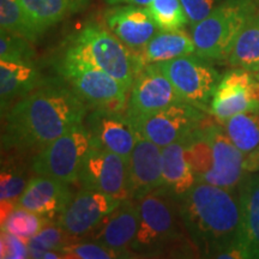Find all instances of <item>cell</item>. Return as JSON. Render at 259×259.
Masks as SVG:
<instances>
[{
	"instance_id": "cell-32",
	"label": "cell",
	"mask_w": 259,
	"mask_h": 259,
	"mask_svg": "<svg viewBox=\"0 0 259 259\" xmlns=\"http://www.w3.org/2000/svg\"><path fill=\"white\" fill-rule=\"evenodd\" d=\"M65 258L72 259H115V258H138L134 252L113 250L99 242L92 240H79L64 247Z\"/></svg>"
},
{
	"instance_id": "cell-7",
	"label": "cell",
	"mask_w": 259,
	"mask_h": 259,
	"mask_svg": "<svg viewBox=\"0 0 259 259\" xmlns=\"http://www.w3.org/2000/svg\"><path fill=\"white\" fill-rule=\"evenodd\" d=\"M92 147V137L82 122L35 153L30 162L32 173L69 184L78 183L83 162Z\"/></svg>"
},
{
	"instance_id": "cell-24",
	"label": "cell",
	"mask_w": 259,
	"mask_h": 259,
	"mask_svg": "<svg viewBox=\"0 0 259 259\" xmlns=\"http://www.w3.org/2000/svg\"><path fill=\"white\" fill-rule=\"evenodd\" d=\"M29 17L44 35L70 16L87 8L89 0H21Z\"/></svg>"
},
{
	"instance_id": "cell-21",
	"label": "cell",
	"mask_w": 259,
	"mask_h": 259,
	"mask_svg": "<svg viewBox=\"0 0 259 259\" xmlns=\"http://www.w3.org/2000/svg\"><path fill=\"white\" fill-rule=\"evenodd\" d=\"M35 63L0 60V105L2 113L45 82Z\"/></svg>"
},
{
	"instance_id": "cell-1",
	"label": "cell",
	"mask_w": 259,
	"mask_h": 259,
	"mask_svg": "<svg viewBox=\"0 0 259 259\" xmlns=\"http://www.w3.org/2000/svg\"><path fill=\"white\" fill-rule=\"evenodd\" d=\"M88 106L61 78L46 79L2 113V149L25 154L82 124Z\"/></svg>"
},
{
	"instance_id": "cell-28",
	"label": "cell",
	"mask_w": 259,
	"mask_h": 259,
	"mask_svg": "<svg viewBox=\"0 0 259 259\" xmlns=\"http://www.w3.org/2000/svg\"><path fill=\"white\" fill-rule=\"evenodd\" d=\"M0 28L2 30L28 38L32 44L42 36L21 0H0Z\"/></svg>"
},
{
	"instance_id": "cell-35",
	"label": "cell",
	"mask_w": 259,
	"mask_h": 259,
	"mask_svg": "<svg viewBox=\"0 0 259 259\" xmlns=\"http://www.w3.org/2000/svg\"><path fill=\"white\" fill-rule=\"evenodd\" d=\"M189 19L190 28L199 23L218 8L223 0H180Z\"/></svg>"
},
{
	"instance_id": "cell-25",
	"label": "cell",
	"mask_w": 259,
	"mask_h": 259,
	"mask_svg": "<svg viewBox=\"0 0 259 259\" xmlns=\"http://www.w3.org/2000/svg\"><path fill=\"white\" fill-rule=\"evenodd\" d=\"M227 63L250 71L259 64V10L242 28Z\"/></svg>"
},
{
	"instance_id": "cell-14",
	"label": "cell",
	"mask_w": 259,
	"mask_h": 259,
	"mask_svg": "<svg viewBox=\"0 0 259 259\" xmlns=\"http://www.w3.org/2000/svg\"><path fill=\"white\" fill-rule=\"evenodd\" d=\"M122 200L96 190L82 189L73 194L57 223L65 232L78 239L92 234Z\"/></svg>"
},
{
	"instance_id": "cell-12",
	"label": "cell",
	"mask_w": 259,
	"mask_h": 259,
	"mask_svg": "<svg viewBox=\"0 0 259 259\" xmlns=\"http://www.w3.org/2000/svg\"><path fill=\"white\" fill-rule=\"evenodd\" d=\"M179 102L185 101L168 77L157 64H149L136 73L125 112L132 121Z\"/></svg>"
},
{
	"instance_id": "cell-38",
	"label": "cell",
	"mask_w": 259,
	"mask_h": 259,
	"mask_svg": "<svg viewBox=\"0 0 259 259\" xmlns=\"http://www.w3.org/2000/svg\"><path fill=\"white\" fill-rule=\"evenodd\" d=\"M252 72H253V74H254V77H255V78H257V79L259 80V64L257 65V66L254 67L253 70H252Z\"/></svg>"
},
{
	"instance_id": "cell-9",
	"label": "cell",
	"mask_w": 259,
	"mask_h": 259,
	"mask_svg": "<svg viewBox=\"0 0 259 259\" xmlns=\"http://www.w3.org/2000/svg\"><path fill=\"white\" fill-rule=\"evenodd\" d=\"M187 103L210 113V105L221 76L211 61L193 53L157 63Z\"/></svg>"
},
{
	"instance_id": "cell-31",
	"label": "cell",
	"mask_w": 259,
	"mask_h": 259,
	"mask_svg": "<svg viewBox=\"0 0 259 259\" xmlns=\"http://www.w3.org/2000/svg\"><path fill=\"white\" fill-rule=\"evenodd\" d=\"M145 8L160 30H181L189 25L180 0H153Z\"/></svg>"
},
{
	"instance_id": "cell-36",
	"label": "cell",
	"mask_w": 259,
	"mask_h": 259,
	"mask_svg": "<svg viewBox=\"0 0 259 259\" xmlns=\"http://www.w3.org/2000/svg\"><path fill=\"white\" fill-rule=\"evenodd\" d=\"M244 169L246 173L259 171V148L244 155Z\"/></svg>"
},
{
	"instance_id": "cell-6",
	"label": "cell",
	"mask_w": 259,
	"mask_h": 259,
	"mask_svg": "<svg viewBox=\"0 0 259 259\" xmlns=\"http://www.w3.org/2000/svg\"><path fill=\"white\" fill-rule=\"evenodd\" d=\"M258 11V0H223L208 17L191 28L196 54L227 61L239 34Z\"/></svg>"
},
{
	"instance_id": "cell-2",
	"label": "cell",
	"mask_w": 259,
	"mask_h": 259,
	"mask_svg": "<svg viewBox=\"0 0 259 259\" xmlns=\"http://www.w3.org/2000/svg\"><path fill=\"white\" fill-rule=\"evenodd\" d=\"M177 198L198 257L245 258L240 244V204L235 191L197 181Z\"/></svg>"
},
{
	"instance_id": "cell-34",
	"label": "cell",
	"mask_w": 259,
	"mask_h": 259,
	"mask_svg": "<svg viewBox=\"0 0 259 259\" xmlns=\"http://www.w3.org/2000/svg\"><path fill=\"white\" fill-rule=\"evenodd\" d=\"M0 258L2 259H25L30 258L28 242L24 239L10 233L0 234Z\"/></svg>"
},
{
	"instance_id": "cell-13",
	"label": "cell",
	"mask_w": 259,
	"mask_h": 259,
	"mask_svg": "<svg viewBox=\"0 0 259 259\" xmlns=\"http://www.w3.org/2000/svg\"><path fill=\"white\" fill-rule=\"evenodd\" d=\"M210 113L222 122L240 113H259V80L252 71L234 67L221 77Z\"/></svg>"
},
{
	"instance_id": "cell-16",
	"label": "cell",
	"mask_w": 259,
	"mask_h": 259,
	"mask_svg": "<svg viewBox=\"0 0 259 259\" xmlns=\"http://www.w3.org/2000/svg\"><path fill=\"white\" fill-rule=\"evenodd\" d=\"M105 24L130 51L139 53L160 30L145 6L113 5L105 12Z\"/></svg>"
},
{
	"instance_id": "cell-26",
	"label": "cell",
	"mask_w": 259,
	"mask_h": 259,
	"mask_svg": "<svg viewBox=\"0 0 259 259\" xmlns=\"http://www.w3.org/2000/svg\"><path fill=\"white\" fill-rule=\"evenodd\" d=\"M220 124L244 155L259 148V113H240Z\"/></svg>"
},
{
	"instance_id": "cell-17",
	"label": "cell",
	"mask_w": 259,
	"mask_h": 259,
	"mask_svg": "<svg viewBox=\"0 0 259 259\" xmlns=\"http://www.w3.org/2000/svg\"><path fill=\"white\" fill-rule=\"evenodd\" d=\"M72 197L69 183L57 178L36 176L29 180L16 205L57 221Z\"/></svg>"
},
{
	"instance_id": "cell-11",
	"label": "cell",
	"mask_w": 259,
	"mask_h": 259,
	"mask_svg": "<svg viewBox=\"0 0 259 259\" xmlns=\"http://www.w3.org/2000/svg\"><path fill=\"white\" fill-rule=\"evenodd\" d=\"M78 183L83 189L96 190L120 200L132 198L128 162L120 155L93 148L87 154Z\"/></svg>"
},
{
	"instance_id": "cell-18",
	"label": "cell",
	"mask_w": 259,
	"mask_h": 259,
	"mask_svg": "<svg viewBox=\"0 0 259 259\" xmlns=\"http://www.w3.org/2000/svg\"><path fill=\"white\" fill-rule=\"evenodd\" d=\"M139 228V206L137 199L122 200L114 211L109 213L88 238L83 240L99 242L113 250L132 252ZM137 255V254H136Z\"/></svg>"
},
{
	"instance_id": "cell-20",
	"label": "cell",
	"mask_w": 259,
	"mask_h": 259,
	"mask_svg": "<svg viewBox=\"0 0 259 259\" xmlns=\"http://www.w3.org/2000/svg\"><path fill=\"white\" fill-rule=\"evenodd\" d=\"M238 190L244 257L259 259V171L246 173Z\"/></svg>"
},
{
	"instance_id": "cell-30",
	"label": "cell",
	"mask_w": 259,
	"mask_h": 259,
	"mask_svg": "<svg viewBox=\"0 0 259 259\" xmlns=\"http://www.w3.org/2000/svg\"><path fill=\"white\" fill-rule=\"evenodd\" d=\"M48 221L51 220L45 216L16 205L2 221V232L10 233L28 241L36 235Z\"/></svg>"
},
{
	"instance_id": "cell-4",
	"label": "cell",
	"mask_w": 259,
	"mask_h": 259,
	"mask_svg": "<svg viewBox=\"0 0 259 259\" xmlns=\"http://www.w3.org/2000/svg\"><path fill=\"white\" fill-rule=\"evenodd\" d=\"M59 61L105 71L128 89H131L136 73L143 67L137 54L130 51L108 28L97 23L85 24L71 35Z\"/></svg>"
},
{
	"instance_id": "cell-29",
	"label": "cell",
	"mask_w": 259,
	"mask_h": 259,
	"mask_svg": "<svg viewBox=\"0 0 259 259\" xmlns=\"http://www.w3.org/2000/svg\"><path fill=\"white\" fill-rule=\"evenodd\" d=\"M79 240H82V239L70 235L58 225L57 221L51 220L36 235L29 239L27 242L30 258L37 259L44 257V254L47 251H61L66 246L72 245Z\"/></svg>"
},
{
	"instance_id": "cell-27",
	"label": "cell",
	"mask_w": 259,
	"mask_h": 259,
	"mask_svg": "<svg viewBox=\"0 0 259 259\" xmlns=\"http://www.w3.org/2000/svg\"><path fill=\"white\" fill-rule=\"evenodd\" d=\"M29 168L24 164L23 158L4 157L2 160V176H0V202H17L23 193L29 180Z\"/></svg>"
},
{
	"instance_id": "cell-19",
	"label": "cell",
	"mask_w": 259,
	"mask_h": 259,
	"mask_svg": "<svg viewBox=\"0 0 259 259\" xmlns=\"http://www.w3.org/2000/svg\"><path fill=\"white\" fill-rule=\"evenodd\" d=\"M128 173L134 199H141L145 194L163 186L162 148L139 135L128 158Z\"/></svg>"
},
{
	"instance_id": "cell-5",
	"label": "cell",
	"mask_w": 259,
	"mask_h": 259,
	"mask_svg": "<svg viewBox=\"0 0 259 259\" xmlns=\"http://www.w3.org/2000/svg\"><path fill=\"white\" fill-rule=\"evenodd\" d=\"M203 128L185 149L197 181L235 191L246 174L244 154L233 144L221 124L204 122Z\"/></svg>"
},
{
	"instance_id": "cell-3",
	"label": "cell",
	"mask_w": 259,
	"mask_h": 259,
	"mask_svg": "<svg viewBox=\"0 0 259 259\" xmlns=\"http://www.w3.org/2000/svg\"><path fill=\"white\" fill-rule=\"evenodd\" d=\"M137 202L139 228L131 246L137 257L197 254L181 218L179 202L169 190L161 186Z\"/></svg>"
},
{
	"instance_id": "cell-23",
	"label": "cell",
	"mask_w": 259,
	"mask_h": 259,
	"mask_svg": "<svg viewBox=\"0 0 259 259\" xmlns=\"http://www.w3.org/2000/svg\"><path fill=\"white\" fill-rule=\"evenodd\" d=\"M162 178L163 186L176 197L187 192L197 183L186 158L183 139L162 148Z\"/></svg>"
},
{
	"instance_id": "cell-15",
	"label": "cell",
	"mask_w": 259,
	"mask_h": 259,
	"mask_svg": "<svg viewBox=\"0 0 259 259\" xmlns=\"http://www.w3.org/2000/svg\"><path fill=\"white\" fill-rule=\"evenodd\" d=\"M83 122L92 137L93 148L112 151L128 162L139 134L126 112L92 109Z\"/></svg>"
},
{
	"instance_id": "cell-22",
	"label": "cell",
	"mask_w": 259,
	"mask_h": 259,
	"mask_svg": "<svg viewBox=\"0 0 259 259\" xmlns=\"http://www.w3.org/2000/svg\"><path fill=\"white\" fill-rule=\"evenodd\" d=\"M196 53L191 34L181 30H158L137 56L143 66Z\"/></svg>"
},
{
	"instance_id": "cell-33",
	"label": "cell",
	"mask_w": 259,
	"mask_h": 259,
	"mask_svg": "<svg viewBox=\"0 0 259 259\" xmlns=\"http://www.w3.org/2000/svg\"><path fill=\"white\" fill-rule=\"evenodd\" d=\"M35 51L32 42L12 32H0V60L35 63Z\"/></svg>"
},
{
	"instance_id": "cell-8",
	"label": "cell",
	"mask_w": 259,
	"mask_h": 259,
	"mask_svg": "<svg viewBox=\"0 0 259 259\" xmlns=\"http://www.w3.org/2000/svg\"><path fill=\"white\" fill-rule=\"evenodd\" d=\"M57 71L89 109L125 111L127 107L130 89L105 71L61 61L57 63Z\"/></svg>"
},
{
	"instance_id": "cell-37",
	"label": "cell",
	"mask_w": 259,
	"mask_h": 259,
	"mask_svg": "<svg viewBox=\"0 0 259 259\" xmlns=\"http://www.w3.org/2000/svg\"><path fill=\"white\" fill-rule=\"evenodd\" d=\"M153 0H106L108 5H138L148 6Z\"/></svg>"
},
{
	"instance_id": "cell-10",
	"label": "cell",
	"mask_w": 259,
	"mask_h": 259,
	"mask_svg": "<svg viewBox=\"0 0 259 259\" xmlns=\"http://www.w3.org/2000/svg\"><path fill=\"white\" fill-rule=\"evenodd\" d=\"M205 113L191 103L179 102L131 122L142 137L163 148L186 138L202 126Z\"/></svg>"
}]
</instances>
